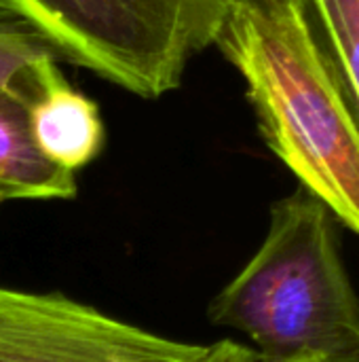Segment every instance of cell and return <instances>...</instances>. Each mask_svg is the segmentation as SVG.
Wrapping results in <instances>:
<instances>
[{"label":"cell","mask_w":359,"mask_h":362,"mask_svg":"<svg viewBox=\"0 0 359 362\" xmlns=\"http://www.w3.org/2000/svg\"><path fill=\"white\" fill-rule=\"evenodd\" d=\"M6 202H11V197H8V195H6V193L0 189V208H2V204H6Z\"/></svg>","instance_id":"cell-12"},{"label":"cell","mask_w":359,"mask_h":362,"mask_svg":"<svg viewBox=\"0 0 359 362\" xmlns=\"http://www.w3.org/2000/svg\"><path fill=\"white\" fill-rule=\"evenodd\" d=\"M63 62L140 95L174 91L224 25L229 0H6Z\"/></svg>","instance_id":"cell-3"},{"label":"cell","mask_w":359,"mask_h":362,"mask_svg":"<svg viewBox=\"0 0 359 362\" xmlns=\"http://www.w3.org/2000/svg\"><path fill=\"white\" fill-rule=\"evenodd\" d=\"M42 59L63 62L59 49L13 4L0 0V89L25 102L32 70Z\"/></svg>","instance_id":"cell-8"},{"label":"cell","mask_w":359,"mask_h":362,"mask_svg":"<svg viewBox=\"0 0 359 362\" xmlns=\"http://www.w3.org/2000/svg\"><path fill=\"white\" fill-rule=\"evenodd\" d=\"M212 346L167 339L59 293L0 284V362H209Z\"/></svg>","instance_id":"cell-4"},{"label":"cell","mask_w":359,"mask_h":362,"mask_svg":"<svg viewBox=\"0 0 359 362\" xmlns=\"http://www.w3.org/2000/svg\"><path fill=\"white\" fill-rule=\"evenodd\" d=\"M298 362H359V352L336 354V356H313V358H305V361Z\"/></svg>","instance_id":"cell-11"},{"label":"cell","mask_w":359,"mask_h":362,"mask_svg":"<svg viewBox=\"0 0 359 362\" xmlns=\"http://www.w3.org/2000/svg\"><path fill=\"white\" fill-rule=\"evenodd\" d=\"M0 189L11 199H72L76 176L49 163L32 144L25 106L0 89Z\"/></svg>","instance_id":"cell-6"},{"label":"cell","mask_w":359,"mask_h":362,"mask_svg":"<svg viewBox=\"0 0 359 362\" xmlns=\"http://www.w3.org/2000/svg\"><path fill=\"white\" fill-rule=\"evenodd\" d=\"M209 362H260V356L248 346H241L233 339H222L212 344Z\"/></svg>","instance_id":"cell-9"},{"label":"cell","mask_w":359,"mask_h":362,"mask_svg":"<svg viewBox=\"0 0 359 362\" xmlns=\"http://www.w3.org/2000/svg\"><path fill=\"white\" fill-rule=\"evenodd\" d=\"M231 4H243L250 6L262 15L269 17H279V15H288V13H296V11H307V2L305 0H229Z\"/></svg>","instance_id":"cell-10"},{"label":"cell","mask_w":359,"mask_h":362,"mask_svg":"<svg viewBox=\"0 0 359 362\" xmlns=\"http://www.w3.org/2000/svg\"><path fill=\"white\" fill-rule=\"evenodd\" d=\"M317 40L359 121V0H305Z\"/></svg>","instance_id":"cell-7"},{"label":"cell","mask_w":359,"mask_h":362,"mask_svg":"<svg viewBox=\"0 0 359 362\" xmlns=\"http://www.w3.org/2000/svg\"><path fill=\"white\" fill-rule=\"evenodd\" d=\"M216 45L243 76L267 146L359 233V121L309 13L231 4Z\"/></svg>","instance_id":"cell-1"},{"label":"cell","mask_w":359,"mask_h":362,"mask_svg":"<svg viewBox=\"0 0 359 362\" xmlns=\"http://www.w3.org/2000/svg\"><path fill=\"white\" fill-rule=\"evenodd\" d=\"M57 64V59H42L32 70L23 102L28 132L49 163L76 174L99 157L106 129L97 104L70 85Z\"/></svg>","instance_id":"cell-5"},{"label":"cell","mask_w":359,"mask_h":362,"mask_svg":"<svg viewBox=\"0 0 359 362\" xmlns=\"http://www.w3.org/2000/svg\"><path fill=\"white\" fill-rule=\"evenodd\" d=\"M341 225L303 187L275 202L264 242L214 297L209 320L243 333L260 362L359 352V297Z\"/></svg>","instance_id":"cell-2"}]
</instances>
